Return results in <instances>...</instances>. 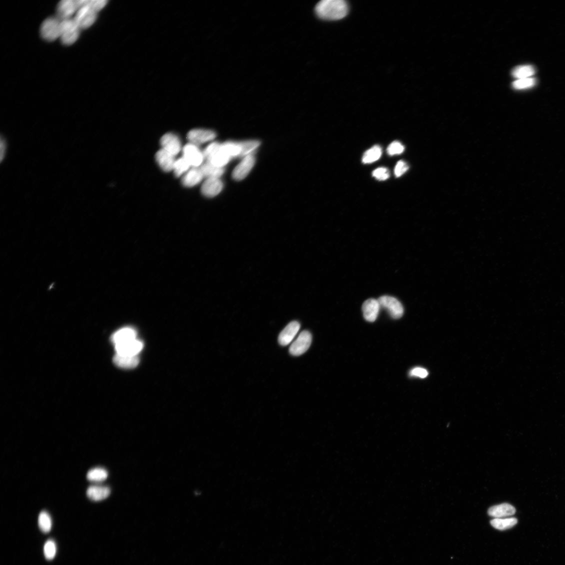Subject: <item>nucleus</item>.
<instances>
[{
    "mask_svg": "<svg viewBox=\"0 0 565 565\" xmlns=\"http://www.w3.org/2000/svg\"><path fill=\"white\" fill-rule=\"evenodd\" d=\"M312 342L311 334L306 330L300 334L296 340L294 342L290 348V354L294 356H300L306 352L310 348Z\"/></svg>",
    "mask_w": 565,
    "mask_h": 565,
    "instance_id": "7",
    "label": "nucleus"
},
{
    "mask_svg": "<svg viewBox=\"0 0 565 565\" xmlns=\"http://www.w3.org/2000/svg\"><path fill=\"white\" fill-rule=\"evenodd\" d=\"M87 478L92 482H102L108 477V472L102 468H96L90 470L87 474Z\"/></svg>",
    "mask_w": 565,
    "mask_h": 565,
    "instance_id": "27",
    "label": "nucleus"
},
{
    "mask_svg": "<svg viewBox=\"0 0 565 565\" xmlns=\"http://www.w3.org/2000/svg\"><path fill=\"white\" fill-rule=\"evenodd\" d=\"M162 149L175 156L182 149L180 142L177 136L172 133H168L163 136L160 140Z\"/></svg>",
    "mask_w": 565,
    "mask_h": 565,
    "instance_id": "12",
    "label": "nucleus"
},
{
    "mask_svg": "<svg viewBox=\"0 0 565 565\" xmlns=\"http://www.w3.org/2000/svg\"><path fill=\"white\" fill-rule=\"evenodd\" d=\"M110 493V490L108 488L98 486L90 487L86 492L88 498L94 501L104 500L108 498Z\"/></svg>",
    "mask_w": 565,
    "mask_h": 565,
    "instance_id": "22",
    "label": "nucleus"
},
{
    "mask_svg": "<svg viewBox=\"0 0 565 565\" xmlns=\"http://www.w3.org/2000/svg\"><path fill=\"white\" fill-rule=\"evenodd\" d=\"M378 301L380 308L386 310L392 318L400 319L402 317L404 310L398 300L392 296H383L380 298Z\"/></svg>",
    "mask_w": 565,
    "mask_h": 565,
    "instance_id": "5",
    "label": "nucleus"
},
{
    "mask_svg": "<svg viewBox=\"0 0 565 565\" xmlns=\"http://www.w3.org/2000/svg\"><path fill=\"white\" fill-rule=\"evenodd\" d=\"M108 2L106 0H88L87 5L98 12L104 8Z\"/></svg>",
    "mask_w": 565,
    "mask_h": 565,
    "instance_id": "34",
    "label": "nucleus"
},
{
    "mask_svg": "<svg viewBox=\"0 0 565 565\" xmlns=\"http://www.w3.org/2000/svg\"><path fill=\"white\" fill-rule=\"evenodd\" d=\"M536 73L534 68L530 65L518 66L512 72V76L518 79L531 78Z\"/></svg>",
    "mask_w": 565,
    "mask_h": 565,
    "instance_id": "25",
    "label": "nucleus"
},
{
    "mask_svg": "<svg viewBox=\"0 0 565 565\" xmlns=\"http://www.w3.org/2000/svg\"><path fill=\"white\" fill-rule=\"evenodd\" d=\"M348 10V4L344 0H322L315 8L316 14L325 20H341L347 16Z\"/></svg>",
    "mask_w": 565,
    "mask_h": 565,
    "instance_id": "1",
    "label": "nucleus"
},
{
    "mask_svg": "<svg viewBox=\"0 0 565 565\" xmlns=\"http://www.w3.org/2000/svg\"><path fill=\"white\" fill-rule=\"evenodd\" d=\"M516 508L508 504H502L492 506L488 511V514L494 518H505L515 514Z\"/></svg>",
    "mask_w": 565,
    "mask_h": 565,
    "instance_id": "18",
    "label": "nucleus"
},
{
    "mask_svg": "<svg viewBox=\"0 0 565 565\" xmlns=\"http://www.w3.org/2000/svg\"><path fill=\"white\" fill-rule=\"evenodd\" d=\"M137 332L132 328H124L112 336V341L115 345L130 342L136 338Z\"/></svg>",
    "mask_w": 565,
    "mask_h": 565,
    "instance_id": "19",
    "label": "nucleus"
},
{
    "mask_svg": "<svg viewBox=\"0 0 565 565\" xmlns=\"http://www.w3.org/2000/svg\"><path fill=\"white\" fill-rule=\"evenodd\" d=\"M61 21L50 18L44 20L40 28L42 38L48 42H53L60 38Z\"/></svg>",
    "mask_w": 565,
    "mask_h": 565,
    "instance_id": "4",
    "label": "nucleus"
},
{
    "mask_svg": "<svg viewBox=\"0 0 565 565\" xmlns=\"http://www.w3.org/2000/svg\"><path fill=\"white\" fill-rule=\"evenodd\" d=\"M78 10V7L75 0H63L59 3L56 8L58 16L62 20L70 18Z\"/></svg>",
    "mask_w": 565,
    "mask_h": 565,
    "instance_id": "16",
    "label": "nucleus"
},
{
    "mask_svg": "<svg viewBox=\"0 0 565 565\" xmlns=\"http://www.w3.org/2000/svg\"><path fill=\"white\" fill-rule=\"evenodd\" d=\"M190 164L184 157L176 161L173 170L176 176L179 177L188 170Z\"/></svg>",
    "mask_w": 565,
    "mask_h": 565,
    "instance_id": "29",
    "label": "nucleus"
},
{
    "mask_svg": "<svg viewBox=\"0 0 565 565\" xmlns=\"http://www.w3.org/2000/svg\"><path fill=\"white\" fill-rule=\"evenodd\" d=\"M382 153V148L380 146L376 145L372 146L364 153L362 158L363 163L370 164L378 160L381 156Z\"/></svg>",
    "mask_w": 565,
    "mask_h": 565,
    "instance_id": "26",
    "label": "nucleus"
},
{
    "mask_svg": "<svg viewBox=\"0 0 565 565\" xmlns=\"http://www.w3.org/2000/svg\"><path fill=\"white\" fill-rule=\"evenodd\" d=\"M203 176L210 178H220L224 172V168L214 166L207 162L200 168Z\"/></svg>",
    "mask_w": 565,
    "mask_h": 565,
    "instance_id": "23",
    "label": "nucleus"
},
{
    "mask_svg": "<svg viewBox=\"0 0 565 565\" xmlns=\"http://www.w3.org/2000/svg\"><path fill=\"white\" fill-rule=\"evenodd\" d=\"M184 157L188 161L191 166L194 168L200 166L204 159L203 152H201L197 145L189 143L184 146L183 150Z\"/></svg>",
    "mask_w": 565,
    "mask_h": 565,
    "instance_id": "8",
    "label": "nucleus"
},
{
    "mask_svg": "<svg viewBox=\"0 0 565 565\" xmlns=\"http://www.w3.org/2000/svg\"><path fill=\"white\" fill-rule=\"evenodd\" d=\"M6 140L2 137L1 138V161L2 162L4 159L6 155Z\"/></svg>",
    "mask_w": 565,
    "mask_h": 565,
    "instance_id": "38",
    "label": "nucleus"
},
{
    "mask_svg": "<svg viewBox=\"0 0 565 565\" xmlns=\"http://www.w3.org/2000/svg\"><path fill=\"white\" fill-rule=\"evenodd\" d=\"M203 154L208 162L220 168H223L231 159L224 151L222 144L218 142L210 144Z\"/></svg>",
    "mask_w": 565,
    "mask_h": 565,
    "instance_id": "2",
    "label": "nucleus"
},
{
    "mask_svg": "<svg viewBox=\"0 0 565 565\" xmlns=\"http://www.w3.org/2000/svg\"><path fill=\"white\" fill-rule=\"evenodd\" d=\"M410 376L424 378L428 376V372L424 368H415L410 371Z\"/></svg>",
    "mask_w": 565,
    "mask_h": 565,
    "instance_id": "37",
    "label": "nucleus"
},
{
    "mask_svg": "<svg viewBox=\"0 0 565 565\" xmlns=\"http://www.w3.org/2000/svg\"><path fill=\"white\" fill-rule=\"evenodd\" d=\"M240 143L242 148V156L244 157L251 154V153L260 144V142L257 140L246 141Z\"/></svg>",
    "mask_w": 565,
    "mask_h": 565,
    "instance_id": "30",
    "label": "nucleus"
},
{
    "mask_svg": "<svg viewBox=\"0 0 565 565\" xmlns=\"http://www.w3.org/2000/svg\"><path fill=\"white\" fill-rule=\"evenodd\" d=\"M222 188L223 184L220 178H210L202 184L201 191L204 196L212 198L220 194Z\"/></svg>",
    "mask_w": 565,
    "mask_h": 565,
    "instance_id": "13",
    "label": "nucleus"
},
{
    "mask_svg": "<svg viewBox=\"0 0 565 565\" xmlns=\"http://www.w3.org/2000/svg\"><path fill=\"white\" fill-rule=\"evenodd\" d=\"M38 526L42 532L47 534L52 527V521L50 514L46 512H42L38 517Z\"/></svg>",
    "mask_w": 565,
    "mask_h": 565,
    "instance_id": "28",
    "label": "nucleus"
},
{
    "mask_svg": "<svg viewBox=\"0 0 565 565\" xmlns=\"http://www.w3.org/2000/svg\"><path fill=\"white\" fill-rule=\"evenodd\" d=\"M380 310V306L378 300L372 298L366 300L362 306L365 320L368 322H375L378 317Z\"/></svg>",
    "mask_w": 565,
    "mask_h": 565,
    "instance_id": "15",
    "label": "nucleus"
},
{
    "mask_svg": "<svg viewBox=\"0 0 565 565\" xmlns=\"http://www.w3.org/2000/svg\"><path fill=\"white\" fill-rule=\"evenodd\" d=\"M174 156L162 149L158 151L156 155V159L158 164L165 172L173 170L176 161Z\"/></svg>",
    "mask_w": 565,
    "mask_h": 565,
    "instance_id": "17",
    "label": "nucleus"
},
{
    "mask_svg": "<svg viewBox=\"0 0 565 565\" xmlns=\"http://www.w3.org/2000/svg\"><path fill=\"white\" fill-rule=\"evenodd\" d=\"M372 176L380 180H386L390 177V172L386 168H379L372 172Z\"/></svg>",
    "mask_w": 565,
    "mask_h": 565,
    "instance_id": "35",
    "label": "nucleus"
},
{
    "mask_svg": "<svg viewBox=\"0 0 565 565\" xmlns=\"http://www.w3.org/2000/svg\"><path fill=\"white\" fill-rule=\"evenodd\" d=\"M254 164L255 158L252 154L244 156L242 162L234 169L232 178L236 180L244 179L250 174Z\"/></svg>",
    "mask_w": 565,
    "mask_h": 565,
    "instance_id": "9",
    "label": "nucleus"
},
{
    "mask_svg": "<svg viewBox=\"0 0 565 565\" xmlns=\"http://www.w3.org/2000/svg\"><path fill=\"white\" fill-rule=\"evenodd\" d=\"M536 84V80L534 78H528L522 79H518V80L514 82L513 84V87L517 90H522L532 88Z\"/></svg>",
    "mask_w": 565,
    "mask_h": 565,
    "instance_id": "31",
    "label": "nucleus"
},
{
    "mask_svg": "<svg viewBox=\"0 0 565 565\" xmlns=\"http://www.w3.org/2000/svg\"><path fill=\"white\" fill-rule=\"evenodd\" d=\"M409 166L404 161H400L398 162L396 166L394 168V174L396 177H400L403 175L406 171L408 170Z\"/></svg>",
    "mask_w": 565,
    "mask_h": 565,
    "instance_id": "36",
    "label": "nucleus"
},
{
    "mask_svg": "<svg viewBox=\"0 0 565 565\" xmlns=\"http://www.w3.org/2000/svg\"><path fill=\"white\" fill-rule=\"evenodd\" d=\"M116 354L138 356L143 348V344L138 339L115 345Z\"/></svg>",
    "mask_w": 565,
    "mask_h": 565,
    "instance_id": "10",
    "label": "nucleus"
},
{
    "mask_svg": "<svg viewBox=\"0 0 565 565\" xmlns=\"http://www.w3.org/2000/svg\"><path fill=\"white\" fill-rule=\"evenodd\" d=\"M96 17L97 12L88 6L86 2V6L78 10L74 19L80 29H86L94 24Z\"/></svg>",
    "mask_w": 565,
    "mask_h": 565,
    "instance_id": "6",
    "label": "nucleus"
},
{
    "mask_svg": "<svg viewBox=\"0 0 565 565\" xmlns=\"http://www.w3.org/2000/svg\"><path fill=\"white\" fill-rule=\"evenodd\" d=\"M517 523V519L515 518H494L490 522L494 528L500 530L511 528Z\"/></svg>",
    "mask_w": 565,
    "mask_h": 565,
    "instance_id": "24",
    "label": "nucleus"
},
{
    "mask_svg": "<svg viewBox=\"0 0 565 565\" xmlns=\"http://www.w3.org/2000/svg\"><path fill=\"white\" fill-rule=\"evenodd\" d=\"M300 325L298 322H292L290 323L280 334L278 336L279 344L282 346L289 344L298 334L300 330Z\"/></svg>",
    "mask_w": 565,
    "mask_h": 565,
    "instance_id": "14",
    "label": "nucleus"
},
{
    "mask_svg": "<svg viewBox=\"0 0 565 565\" xmlns=\"http://www.w3.org/2000/svg\"><path fill=\"white\" fill-rule=\"evenodd\" d=\"M80 30L74 19L61 20L60 38L62 42L67 46L74 44L80 36Z\"/></svg>",
    "mask_w": 565,
    "mask_h": 565,
    "instance_id": "3",
    "label": "nucleus"
},
{
    "mask_svg": "<svg viewBox=\"0 0 565 565\" xmlns=\"http://www.w3.org/2000/svg\"><path fill=\"white\" fill-rule=\"evenodd\" d=\"M404 150V146L398 142H394L390 144L387 151L389 155L400 154Z\"/></svg>",
    "mask_w": 565,
    "mask_h": 565,
    "instance_id": "33",
    "label": "nucleus"
},
{
    "mask_svg": "<svg viewBox=\"0 0 565 565\" xmlns=\"http://www.w3.org/2000/svg\"><path fill=\"white\" fill-rule=\"evenodd\" d=\"M44 556L47 560L54 559L56 554V546L53 540H50L46 542L44 546Z\"/></svg>",
    "mask_w": 565,
    "mask_h": 565,
    "instance_id": "32",
    "label": "nucleus"
},
{
    "mask_svg": "<svg viewBox=\"0 0 565 565\" xmlns=\"http://www.w3.org/2000/svg\"><path fill=\"white\" fill-rule=\"evenodd\" d=\"M216 136V132L210 130L196 129L188 133V139L190 143L198 145L213 140Z\"/></svg>",
    "mask_w": 565,
    "mask_h": 565,
    "instance_id": "11",
    "label": "nucleus"
},
{
    "mask_svg": "<svg viewBox=\"0 0 565 565\" xmlns=\"http://www.w3.org/2000/svg\"><path fill=\"white\" fill-rule=\"evenodd\" d=\"M204 178L198 168H194L182 178V184L186 187H192L198 184Z\"/></svg>",
    "mask_w": 565,
    "mask_h": 565,
    "instance_id": "21",
    "label": "nucleus"
},
{
    "mask_svg": "<svg viewBox=\"0 0 565 565\" xmlns=\"http://www.w3.org/2000/svg\"><path fill=\"white\" fill-rule=\"evenodd\" d=\"M113 361L118 366L124 368H134L140 363L138 356H130L116 354L113 358Z\"/></svg>",
    "mask_w": 565,
    "mask_h": 565,
    "instance_id": "20",
    "label": "nucleus"
}]
</instances>
